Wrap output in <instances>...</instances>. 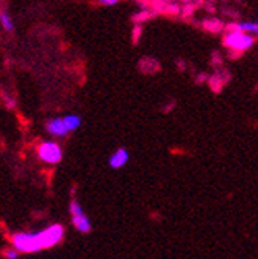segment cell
Instances as JSON below:
<instances>
[{
    "instance_id": "cell-2",
    "label": "cell",
    "mask_w": 258,
    "mask_h": 259,
    "mask_svg": "<svg viewBox=\"0 0 258 259\" xmlns=\"http://www.w3.org/2000/svg\"><path fill=\"white\" fill-rule=\"evenodd\" d=\"M224 45L233 51L231 54H242L253 46V36L241 32H227L224 36Z\"/></svg>"
},
{
    "instance_id": "cell-18",
    "label": "cell",
    "mask_w": 258,
    "mask_h": 259,
    "mask_svg": "<svg viewBox=\"0 0 258 259\" xmlns=\"http://www.w3.org/2000/svg\"><path fill=\"white\" fill-rule=\"evenodd\" d=\"M4 100L7 101L8 108H13V105H15V103H16V101H13V100H11V98H10L8 95H5V94H4Z\"/></svg>"
},
{
    "instance_id": "cell-11",
    "label": "cell",
    "mask_w": 258,
    "mask_h": 259,
    "mask_svg": "<svg viewBox=\"0 0 258 259\" xmlns=\"http://www.w3.org/2000/svg\"><path fill=\"white\" fill-rule=\"evenodd\" d=\"M152 16H156V13H154L152 10H143V11L136 13V15L133 16V22H135V25H139L141 22L151 19Z\"/></svg>"
},
{
    "instance_id": "cell-20",
    "label": "cell",
    "mask_w": 258,
    "mask_h": 259,
    "mask_svg": "<svg viewBox=\"0 0 258 259\" xmlns=\"http://www.w3.org/2000/svg\"><path fill=\"white\" fill-rule=\"evenodd\" d=\"M208 79V74H204V73H200L198 76H197V82H203V81H206Z\"/></svg>"
},
{
    "instance_id": "cell-15",
    "label": "cell",
    "mask_w": 258,
    "mask_h": 259,
    "mask_svg": "<svg viewBox=\"0 0 258 259\" xmlns=\"http://www.w3.org/2000/svg\"><path fill=\"white\" fill-rule=\"evenodd\" d=\"M4 254H5V257H7V259H16L19 253H18L15 248H8V250H5V251H4Z\"/></svg>"
},
{
    "instance_id": "cell-14",
    "label": "cell",
    "mask_w": 258,
    "mask_h": 259,
    "mask_svg": "<svg viewBox=\"0 0 258 259\" xmlns=\"http://www.w3.org/2000/svg\"><path fill=\"white\" fill-rule=\"evenodd\" d=\"M141 33H143V27H141V25H135L133 32H132V41H133V45H136L139 41Z\"/></svg>"
},
{
    "instance_id": "cell-1",
    "label": "cell",
    "mask_w": 258,
    "mask_h": 259,
    "mask_svg": "<svg viewBox=\"0 0 258 259\" xmlns=\"http://www.w3.org/2000/svg\"><path fill=\"white\" fill-rule=\"evenodd\" d=\"M63 239L62 225H53L42 232H16L11 236V245L18 253H36L45 248H53Z\"/></svg>"
},
{
    "instance_id": "cell-10",
    "label": "cell",
    "mask_w": 258,
    "mask_h": 259,
    "mask_svg": "<svg viewBox=\"0 0 258 259\" xmlns=\"http://www.w3.org/2000/svg\"><path fill=\"white\" fill-rule=\"evenodd\" d=\"M203 27L206 30H209L212 33H217V32H220L224 29V22L222 21H218V19H206L203 22Z\"/></svg>"
},
{
    "instance_id": "cell-4",
    "label": "cell",
    "mask_w": 258,
    "mask_h": 259,
    "mask_svg": "<svg viewBox=\"0 0 258 259\" xmlns=\"http://www.w3.org/2000/svg\"><path fill=\"white\" fill-rule=\"evenodd\" d=\"M128 158H130V155H128V152L125 149H118L109 157V166L113 169H121V167H124L127 164Z\"/></svg>"
},
{
    "instance_id": "cell-16",
    "label": "cell",
    "mask_w": 258,
    "mask_h": 259,
    "mask_svg": "<svg viewBox=\"0 0 258 259\" xmlns=\"http://www.w3.org/2000/svg\"><path fill=\"white\" fill-rule=\"evenodd\" d=\"M212 65H214V67H215V65H218V67H220V65H222V57H220V54H218V53H214Z\"/></svg>"
},
{
    "instance_id": "cell-12",
    "label": "cell",
    "mask_w": 258,
    "mask_h": 259,
    "mask_svg": "<svg viewBox=\"0 0 258 259\" xmlns=\"http://www.w3.org/2000/svg\"><path fill=\"white\" fill-rule=\"evenodd\" d=\"M0 22H2L4 29L8 32H13V29H15V24H13L11 18L7 15V13H0Z\"/></svg>"
},
{
    "instance_id": "cell-8",
    "label": "cell",
    "mask_w": 258,
    "mask_h": 259,
    "mask_svg": "<svg viewBox=\"0 0 258 259\" xmlns=\"http://www.w3.org/2000/svg\"><path fill=\"white\" fill-rule=\"evenodd\" d=\"M73 226L78 229L80 232H83V234H86V232H89L90 229H92V225H90V220L86 217V215H81V217H73Z\"/></svg>"
},
{
    "instance_id": "cell-9",
    "label": "cell",
    "mask_w": 258,
    "mask_h": 259,
    "mask_svg": "<svg viewBox=\"0 0 258 259\" xmlns=\"http://www.w3.org/2000/svg\"><path fill=\"white\" fill-rule=\"evenodd\" d=\"M62 122L63 125H65L67 132H73V130L80 128L81 125V117H78V115H67V117H62Z\"/></svg>"
},
{
    "instance_id": "cell-3",
    "label": "cell",
    "mask_w": 258,
    "mask_h": 259,
    "mask_svg": "<svg viewBox=\"0 0 258 259\" xmlns=\"http://www.w3.org/2000/svg\"><path fill=\"white\" fill-rule=\"evenodd\" d=\"M38 157L42 161L49 163V164H56L62 160V149L57 142L53 141H46L38 147Z\"/></svg>"
},
{
    "instance_id": "cell-7",
    "label": "cell",
    "mask_w": 258,
    "mask_h": 259,
    "mask_svg": "<svg viewBox=\"0 0 258 259\" xmlns=\"http://www.w3.org/2000/svg\"><path fill=\"white\" fill-rule=\"evenodd\" d=\"M208 82H209V87L214 90L215 94H218L222 90V87L225 85V82L228 81V73H224V74H220V73H217V74H214V76H211V77H208Z\"/></svg>"
},
{
    "instance_id": "cell-5",
    "label": "cell",
    "mask_w": 258,
    "mask_h": 259,
    "mask_svg": "<svg viewBox=\"0 0 258 259\" xmlns=\"http://www.w3.org/2000/svg\"><path fill=\"white\" fill-rule=\"evenodd\" d=\"M46 130H48V133H51L53 136H57V138H63V136L68 135L65 125H63V122H62V119H53V120H49L46 123Z\"/></svg>"
},
{
    "instance_id": "cell-17",
    "label": "cell",
    "mask_w": 258,
    "mask_h": 259,
    "mask_svg": "<svg viewBox=\"0 0 258 259\" xmlns=\"http://www.w3.org/2000/svg\"><path fill=\"white\" fill-rule=\"evenodd\" d=\"M180 11H182V13H184V16L187 18V16L190 15V13H193V7H192V5H187L184 10H180Z\"/></svg>"
},
{
    "instance_id": "cell-6",
    "label": "cell",
    "mask_w": 258,
    "mask_h": 259,
    "mask_svg": "<svg viewBox=\"0 0 258 259\" xmlns=\"http://www.w3.org/2000/svg\"><path fill=\"white\" fill-rule=\"evenodd\" d=\"M139 70L146 74L157 73V71H160V63L157 59H154V57H144V59L139 60Z\"/></svg>"
},
{
    "instance_id": "cell-19",
    "label": "cell",
    "mask_w": 258,
    "mask_h": 259,
    "mask_svg": "<svg viewBox=\"0 0 258 259\" xmlns=\"http://www.w3.org/2000/svg\"><path fill=\"white\" fill-rule=\"evenodd\" d=\"M101 5H106V7H111V5H118V0H103Z\"/></svg>"
},
{
    "instance_id": "cell-13",
    "label": "cell",
    "mask_w": 258,
    "mask_h": 259,
    "mask_svg": "<svg viewBox=\"0 0 258 259\" xmlns=\"http://www.w3.org/2000/svg\"><path fill=\"white\" fill-rule=\"evenodd\" d=\"M70 213L73 215V217H81V215H84V212H83V207H81V204L78 202V201H71L70 202Z\"/></svg>"
}]
</instances>
